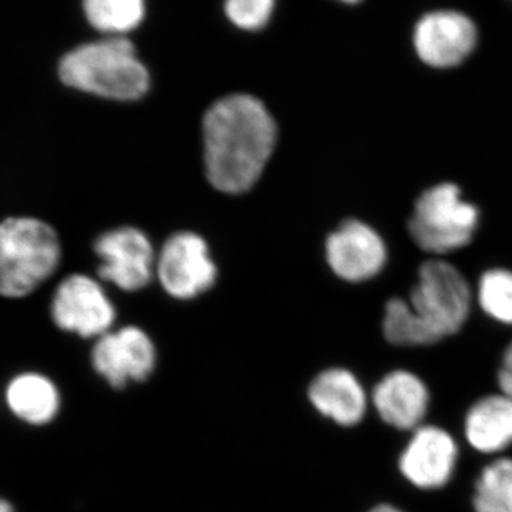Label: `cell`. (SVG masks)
<instances>
[{"mask_svg":"<svg viewBox=\"0 0 512 512\" xmlns=\"http://www.w3.org/2000/svg\"><path fill=\"white\" fill-rule=\"evenodd\" d=\"M464 436L478 453L498 454L511 447V397L500 392L477 400L464 420Z\"/></svg>","mask_w":512,"mask_h":512,"instance_id":"obj_15","label":"cell"},{"mask_svg":"<svg viewBox=\"0 0 512 512\" xmlns=\"http://www.w3.org/2000/svg\"><path fill=\"white\" fill-rule=\"evenodd\" d=\"M473 20L456 10H436L417 22L413 43L427 66L450 69L464 62L477 46Z\"/></svg>","mask_w":512,"mask_h":512,"instance_id":"obj_10","label":"cell"},{"mask_svg":"<svg viewBox=\"0 0 512 512\" xmlns=\"http://www.w3.org/2000/svg\"><path fill=\"white\" fill-rule=\"evenodd\" d=\"M458 446L454 437L439 426H421L399 460L400 473L420 490H439L454 476Z\"/></svg>","mask_w":512,"mask_h":512,"instance_id":"obj_11","label":"cell"},{"mask_svg":"<svg viewBox=\"0 0 512 512\" xmlns=\"http://www.w3.org/2000/svg\"><path fill=\"white\" fill-rule=\"evenodd\" d=\"M478 303L491 319L512 325V272L491 269L478 285Z\"/></svg>","mask_w":512,"mask_h":512,"instance_id":"obj_20","label":"cell"},{"mask_svg":"<svg viewBox=\"0 0 512 512\" xmlns=\"http://www.w3.org/2000/svg\"><path fill=\"white\" fill-rule=\"evenodd\" d=\"M373 406L384 423L397 430H417L429 413L427 384L409 370H394L373 389Z\"/></svg>","mask_w":512,"mask_h":512,"instance_id":"obj_13","label":"cell"},{"mask_svg":"<svg viewBox=\"0 0 512 512\" xmlns=\"http://www.w3.org/2000/svg\"><path fill=\"white\" fill-rule=\"evenodd\" d=\"M83 6L90 25L113 37L136 29L146 16L141 0H87Z\"/></svg>","mask_w":512,"mask_h":512,"instance_id":"obj_17","label":"cell"},{"mask_svg":"<svg viewBox=\"0 0 512 512\" xmlns=\"http://www.w3.org/2000/svg\"><path fill=\"white\" fill-rule=\"evenodd\" d=\"M94 251L100 258L99 275L121 291L136 292L150 284L154 274V249L140 229L123 227L97 239Z\"/></svg>","mask_w":512,"mask_h":512,"instance_id":"obj_9","label":"cell"},{"mask_svg":"<svg viewBox=\"0 0 512 512\" xmlns=\"http://www.w3.org/2000/svg\"><path fill=\"white\" fill-rule=\"evenodd\" d=\"M92 365L114 389L146 382L157 366L156 345L138 326L111 330L94 343Z\"/></svg>","mask_w":512,"mask_h":512,"instance_id":"obj_7","label":"cell"},{"mask_svg":"<svg viewBox=\"0 0 512 512\" xmlns=\"http://www.w3.org/2000/svg\"><path fill=\"white\" fill-rule=\"evenodd\" d=\"M202 131L208 181L225 194L254 187L278 140L274 117L251 94L215 101L205 113Z\"/></svg>","mask_w":512,"mask_h":512,"instance_id":"obj_1","label":"cell"},{"mask_svg":"<svg viewBox=\"0 0 512 512\" xmlns=\"http://www.w3.org/2000/svg\"><path fill=\"white\" fill-rule=\"evenodd\" d=\"M274 8L271 0H231L225 5V12L238 28L258 30L269 22Z\"/></svg>","mask_w":512,"mask_h":512,"instance_id":"obj_21","label":"cell"},{"mask_svg":"<svg viewBox=\"0 0 512 512\" xmlns=\"http://www.w3.org/2000/svg\"><path fill=\"white\" fill-rule=\"evenodd\" d=\"M410 311L431 345L456 335L471 311V289L461 272L448 262L427 261L409 301Z\"/></svg>","mask_w":512,"mask_h":512,"instance_id":"obj_4","label":"cell"},{"mask_svg":"<svg viewBox=\"0 0 512 512\" xmlns=\"http://www.w3.org/2000/svg\"><path fill=\"white\" fill-rule=\"evenodd\" d=\"M370 512H404L400 510V508L394 507V505L390 504H380L377 507L373 508Z\"/></svg>","mask_w":512,"mask_h":512,"instance_id":"obj_23","label":"cell"},{"mask_svg":"<svg viewBox=\"0 0 512 512\" xmlns=\"http://www.w3.org/2000/svg\"><path fill=\"white\" fill-rule=\"evenodd\" d=\"M477 225L476 205L461 200L457 185L443 183L420 195L409 232L423 251L441 255L467 247Z\"/></svg>","mask_w":512,"mask_h":512,"instance_id":"obj_5","label":"cell"},{"mask_svg":"<svg viewBox=\"0 0 512 512\" xmlns=\"http://www.w3.org/2000/svg\"><path fill=\"white\" fill-rule=\"evenodd\" d=\"M309 402L316 412L342 427H353L365 419L369 396L355 373L329 367L309 384Z\"/></svg>","mask_w":512,"mask_h":512,"instance_id":"obj_14","label":"cell"},{"mask_svg":"<svg viewBox=\"0 0 512 512\" xmlns=\"http://www.w3.org/2000/svg\"><path fill=\"white\" fill-rule=\"evenodd\" d=\"M383 335L387 342L402 348H419L430 346V340L421 330L419 323L410 311L409 302L393 298L384 309Z\"/></svg>","mask_w":512,"mask_h":512,"instance_id":"obj_19","label":"cell"},{"mask_svg":"<svg viewBox=\"0 0 512 512\" xmlns=\"http://www.w3.org/2000/svg\"><path fill=\"white\" fill-rule=\"evenodd\" d=\"M0 512H15V511H13V507H12V505H10L8 503V501L2 500V498H0Z\"/></svg>","mask_w":512,"mask_h":512,"instance_id":"obj_24","label":"cell"},{"mask_svg":"<svg viewBox=\"0 0 512 512\" xmlns=\"http://www.w3.org/2000/svg\"><path fill=\"white\" fill-rule=\"evenodd\" d=\"M59 237L45 221L10 217L0 222V296L25 298L59 266Z\"/></svg>","mask_w":512,"mask_h":512,"instance_id":"obj_3","label":"cell"},{"mask_svg":"<svg viewBox=\"0 0 512 512\" xmlns=\"http://www.w3.org/2000/svg\"><path fill=\"white\" fill-rule=\"evenodd\" d=\"M473 507L476 512H512V458H498L481 471Z\"/></svg>","mask_w":512,"mask_h":512,"instance_id":"obj_18","label":"cell"},{"mask_svg":"<svg viewBox=\"0 0 512 512\" xmlns=\"http://www.w3.org/2000/svg\"><path fill=\"white\" fill-rule=\"evenodd\" d=\"M498 386L501 393L512 399V342L505 349L503 362H501L500 372L497 376Z\"/></svg>","mask_w":512,"mask_h":512,"instance_id":"obj_22","label":"cell"},{"mask_svg":"<svg viewBox=\"0 0 512 512\" xmlns=\"http://www.w3.org/2000/svg\"><path fill=\"white\" fill-rule=\"evenodd\" d=\"M6 403L20 420L33 426H43L56 419L60 410V393L49 377L23 373L6 387Z\"/></svg>","mask_w":512,"mask_h":512,"instance_id":"obj_16","label":"cell"},{"mask_svg":"<svg viewBox=\"0 0 512 512\" xmlns=\"http://www.w3.org/2000/svg\"><path fill=\"white\" fill-rule=\"evenodd\" d=\"M53 322L64 332L99 339L113 330L116 308L99 282L76 274L64 279L50 306Z\"/></svg>","mask_w":512,"mask_h":512,"instance_id":"obj_6","label":"cell"},{"mask_svg":"<svg viewBox=\"0 0 512 512\" xmlns=\"http://www.w3.org/2000/svg\"><path fill=\"white\" fill-rule=\"evenodd\" d=\"M60 80L72 89L133 101L150 89V74L124 37H107L70 50L59 63Z\"/></svg>","mask_w":512,"mask_h":512,"instance_id":"obj_2","label":"cell"},{"mask_svg":"<svg viewBox=\"0 0 512 512\" xmlns=\"http://www.w3.org/2000/svg\"><path fill=\"white\" fill-rule=\"evenodd\" d=\"M157 275L168 295L187 301L207 292L217 279L207 242L194 232H180L165 242Z\"/></svg>","mask_w":512,"mask_h":512,"instance_id":"obj_8","label":"cell"},{"mask_svg":"<svg viewBox=\"0 0 512 512\" xmlns=\"http://www.w3.org/2000/svg\"><path fill=\"white\" fill-rule=\"evenodd\" d=\"M332 271L348 282H363L380 274L387 261L383 238L365 222L346 221L326 241Z\"/></svg>","mask_w":512,"mask_h":512,"instance_id":"obj_12","label":"cell"}]
</instances>
